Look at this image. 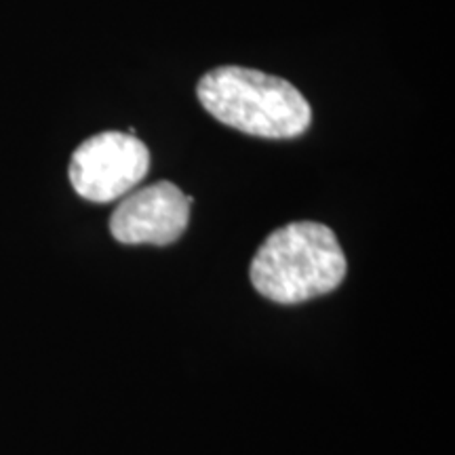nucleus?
I'll return each mask as SVG.
<instances>
[{
	"label": "nucleus",
	"mask_w": 455,
	"mask_h": 455,
	"mask_svg": "<svg viewBox=\"0 0 455 455\" xmlns=\"http://www.w3.org/2000/svg\"><path fill=\"white\" fill-rule=\"evenodd\" d=\"M196 95L215 121L255 138H299L312 123V108L299 89L251 68H215L198 81Z\"/></svg>",
	"instance_id": "1"
},
{
	"label": "nucleus",
	"mask_w": 455,
	"mask_h": 455,
	"mask_svg": "<svg viewBox=\"0 0 455 455\" xmlns=\"http://www.w3.org/2000/svg\"><path fill=\"white\" fill-rule=\"evenodd\" d=\"M348 261L335 232L318 221H293L266 238L251 261L255 291L276 304H301L331 293Z\"/></svg>",
	"instance_id": "2"
},
{
	"label": "nucleus",
	"mask_w": 455,
	"mask_h": 455,
	"mask_svg": "<svg viewBox=\"0 0 455 455\" xmlns=\"http://www.w3.org/2000/svg\"><path fill=\"white\" fill-rule=\"evenodd\" d=\"M148 169L150 152L138 135L104 131L74 150L68 175L78 196L104 204L127 196Z\"/></svg>",
	"instance_id": "3"
},
{
	"label": "nucleus",
	"mask_w": 455,
	"mask_h": 455,
	"mask_svg": "<svg viewBox=\"0 0 455 455\" xmlns=\"http://www.w3.org/2000/svg\"><path fill=\"white\" fill-rule=\"evenodd\" d=\"M192 196L173 181H156L123 196L110 218V232L124 244H171L190 221Z\"/></svg>",
	"instance_id": "4"
}]
</instances>
